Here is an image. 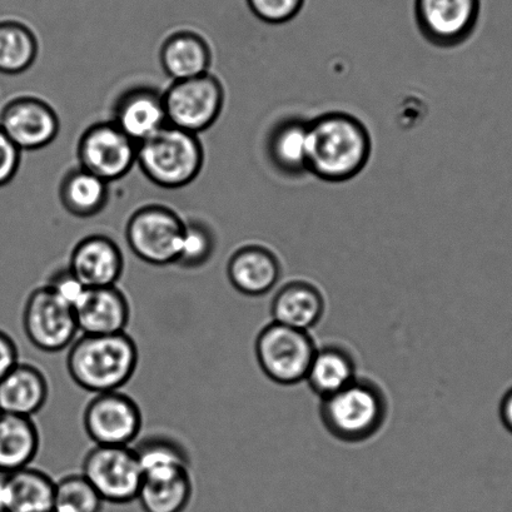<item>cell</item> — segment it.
Wrapping results in <instances>:
<instances>
[{
  "label": "cell",
  "mask_w": 512,
  "mask_h": 512,
  "mask_svg": "<svg viewBox=\"0 0 512 512\" xmlns=\"http://www.w3.org/2000/svg\"><path fill=\"white\" fill-rule=\"evenodd\" d=\"M73 307L79 335H116L131 322V303L118 286L86 288Z\"/></svg>",
  "instance_id": "obj_14"
},
{
  "label": "cell",
  "mask_w": 512,
  "mask_h": 512,
  "mask_svg": "<svg viewBox=\"0 0 512 512\" xmlns=\"http://www.w3.org/2000/svg\"><path fill=\"white\" fill-rule=\"evenodd\" d=\"M138 364V346L127 332L79 335L67 354L72 381L93 395L121 391L136 374Z\"/></svg>",
  "instance_id": "obj_2"
},
{
  "label": "cell",
  "mask_w": 512,
  "mask_h": 512,
  "mask_svg": "<svg viewBox=\"0 0 512 512\" xmlns=\"http://www.w3.org/2000/svg\"><path fill=\"white\" fill-rule=\"evenodd\" d=\"M0 128L22 152L39 151L58 137L61 122L51 104L41 98L23 96L4 106Z\"/></svg>",
  "instance_id": "obj_13"
},
{
  "label": "cell",
  "mask_w": 512,
  "mask_h": 512,
  "mask_svg": "<svg viewBox=\"0 0 512 512\" xmlns=\"http://www.w3.org/2000/svg\"><path fill=\"white\" fill-rule=\"evenodd\" d=\"M500 419L505 429L512 434V387L502 397L500 404Z\"/></svg>",
  "instance_id": "obj_34"
},
{
  "label": "cell",
  "mask_w": 512,
  "mask_h": 512,
  "mask_svg": "<svg viewBox=\"0 0 512 512\" xmlns=\"http://www.w3.org/2000/svg\"><path fill=\"white\" fill-rule=\"evenodd\" d=\"M48 399L47 376L36 365L19 362L0 380V412L34 417L43 410Z\"/></svg>",
  "instance_id": "obj_22"
},
{
  "label": "cell",
  "mask_w": 512,
  "mask_h": 512,
  "mask_svg": "<svg viewBox=\"0 0 512 512\" xmlns=\"http://www.w3.org/2000/svg\"><path fill=\"white\" fill-rule=\"evenodd\" d=\"M137 148L138 144L112 121L94 123L79 138V167L104 182H116L137 163Z\"/></svg>",
  "instance_id": "obj_11"
},
{
  "label": "cell",
  "mask_w": 512,
  "mask_h": 512,
  "mask_svg": "<svg viewBox=\"0 0 512 512\" xmlns=\"http://www.w3.org/2000/svg\"><path fill=\"white\" fill-rule=\"evenodd\" d=\"M167 121L173 127L193 134L210 129L225 106V88L211 73L172 82L163 92Z\"/></svg>",
  "instance_id": "obj_9"
},
{
  "label": "cell",
  "mask_w": 512,
  "mask_h": 512,
  "mask_svg": "<svg viewBox=\"0 0 512 512\" xmlns=\"http://www.w3.org/2000/svg\"><path fill=\"white\" fill-rule=\"evenodd\" d=\"M22 151L0 128V187L9 185L21 166Z\"/></svg>",
  "instance_id": "obj_31"
},
{
  "label": "cell",
  "mask_w": 512,
  "mask_h": 512,
  "mask_svg": "<svg viewBox=\"0 0 512 512\" xmlns=\"http://www.w3.org/2000/svg\"><path fill=\"white\" fill-rule=\"evenodd\" d=\"M357 377V361L352 351L341 344H326L317 347L306 382L313 394L325 399L345 389Z\"/></svg>",
  "instance_id": "obj_24"
},
{
  "label": "cell",
  "mask_w": 512,
  "mask_h": 512,
  "mask_svg": "<svg viewBox=\"0 0 512 512\" xmlns=\"http://www.w3.org/2000/svg\"><path fill=\"white\" fill-rule=\"evenodd\" d=\"M38 39L31 28L19 21H0V73L21 74L38 57Z\"/></svg>",
  "instance_id": "obj_27"
},
{
  "label": "cell",
  "mask_w": 512,
  "mask_h": 512,
  "mask_svg": "<svg viewBox=\"0 0 512 512\" xmlns=\"http://www.w3.org/2000/svg\"><path fill=\"white\" fill-rule=\"evenodd\" d=\"M216 245L215 232L206 222L200 220L185 222L176 266L183 270H197L205 266L213 257Z\"/></svg>",
  "instance_id": "obj_29"
},
{
  "label": "cell",
  "mask_w": 512,
  "mask_h": 512,
  "mask_svg": "<svg viewBox=\"0 0 512 512\" xmlns=\"http://www.w3.org/2000/svg\"><path fill=\"white\" fill-rule=\"evenodd\" d=\"M280 258L270 248L247 245L233 252L227 263V277L237 292L247 297L270 293L280 281Z\"/></svg>",
  "instance_id": "obj_18"
},
{
  "label": "cell",
  "mask_w": 512,
  "mask_h": 512,
  "mask_svg": "<svg viewBox=\"0 0 512 512\" xmlns=\"http://www.w3.org/2000/svg\"><path fill=\"white\" fill-rule=\"evenodd\" d=\"M185 222L167 206L147 205L138 208L129 217L126 226L129 250L148 265H176Z\"/></svg>",
  "instance_id": "obj_7"
},
{
  "label": "cell",
  "mask_w": 512,
  "mask_h": 512,
  "mask_svg": "<svg viewBox=\"0 0 512 512\" xmlns=\"http://www.w3.org/2000/svg\"><path fill=\"white\" fill-rule=\"evenodd\" d=\"M41 447L33 417L0 412V475L32 465Z\"/></svg>",
  "instance_id": "obj_25"
},
{
  "label": "cell",
  "mask_w": 512,
  "mask_h": 512,
  "mask_svg": "<svg viewBox=\"0 0 512 512\" xmlns=\"http://www.w3.org/2000/svg\"><path fill=\"white\" fill-rule=\"evenodd\" d=\"M414 11L421 36L436 48L451 49L474 34L481 0H415Z\"/></svg>",
  "instance_id": "obj_12"
},
{
  "label": "cell",
  "mask_w": 512,
  "mask_h": 512,
  "mask_svg": "<svg viewBox=\"0 0 512 512\" xmlns=\"http://www.w3.org/2000/svg\"><path fill=\"white\" fill-rule=\"evenodd\" d=\"M372 139L359 118L346 112H327L308 122V173L318 180H354L369 163Z\"/></svg>",
  "instance_id": "obj_1"
},
{
  "label": "cell",
  "mask_w": 512,
  "mask_h": 512,
  "mask_svg": "<svg viewBox=\"0 0 512 512\" xmlns=\"http://www.w3.org/2000/svg\"><path fill=\"white\" fill-rule=\"evenodd\" d=\"M109 183L81 167L73 168L59 186V201L69 215L77 218L97 216L107 207Z\"/></svg>",
  "instance_id": "obj_26"
},
{
  "label": "cell",
  "mask_w": 512,
  "mask_h": 512,
  "mask_svg": "<svg viewBox=\"0 0 512 512\" xmlns=\"http://www.w3.org/2000/svg\"><path fill=\"white\" fill-rule=\"evenodd\" d=\"M104 504L106 502L81 472L56 481L53 512H102Z\"/></svg>",
  "instance_id": "obj_28"
},
{
  "label": "cell",
  "mask_w": 512,
  "mask_h": 512,
  "mask_svg": "<svg viewBox=\"0 0 512 512\" xmlns=\"http://www.w3.org/2000/svg\"><path fill=\"white\" fill-rule=\"evenodd\" d=\"M255 17L267 24H285L295 19L306 0H246Z\"/></svg>",
  "instance_id": "obj_30"
},
{
  "label": "cell",
  "mask_w": 512,
  "mask_h": 512,
  "mask_svg": "<svg viewBox=\"0 0 512 512\" xmlns=\"http://www.w3.org/2000/svg\"><path fill=\"white\" fill-rule=\"evenodd\" d=\"M83 429L98 446H133L143 429L141 407L122 391L93 395L83 411Z\"/></svg>",
  "instance_id": "obj_10"
},
{
  "label": "cell",
  "mask_w": 512,
  "mask_h": 512,
  "mask_svg": "<svg viewBox=\"0 0 512 512\" xmlns=\"http://www.w3.org/2000/svg\"><path fill=\"white\" fill-rule=\"evenodd\" d=\"M19 362L21 359L16 341L6 331L0 330V380H3Z\"/></svg>",
  "instance_id": "obj_33"
},
{
  "label": "cell",
  "mask_w": 512,
  "mask_h": 512,
  "mask_svg": "<svg viewBox=\"0 0 512 512\" xmlns=\"http://www.w3.org/2000/svg\"><path fill=\"white\" fill-rule=\"evenodd\" d=\"M68 268L86 288L117 286L124 272V256L111 237L92 235L73 248Z\"/></svg>",
  "instance_id": "obj_16"
},
{
  "label": "cell",
  "mask_w": 512,
  "mask_h": 512,
  "mask_svg": "<svg viewBox=\"0 0 512 512\" xmlns=\"http://www.w3.org/2000/svg\"><path fill=\"white\" fill-rule=\"evenodd\" d=\"M22 325L28 341L46 354L68 350L79 336L73 305L47 285L29 293L23 307Z\"/></svg>",
  "instance_id": "obj_6"
},
{
  "label": "cell",
  "mask_w": 512,
  "mask_h": 512,
  "mask_svg": "<svg viewBox=\"0 0 512 512\" xmlns=\"http://www.w3.org/2000/svg\"><path fill=\"white\" fill-rule=\"evenodd\" d=\"M193 492L191 465L154 466L143 470L137 501L143 512H185Z\"/></svg>",
  "instance_id": "obj_15"
},
{
  "label": "cell",
  "mask_w": 512,
  "mask_h": 512,
  "mask_svg": "<svg viewBox=\"0 0 512 512\" xmlns=\"http://www.w3.org/2000/svg\"><path fill=\"white\" fill-rule=\"evenodd\" d=\"M56 481L28 466L0 475V512H53Z\"/></svg>",
  "instance_id": "obj_20"
},
{
  "label": "cell",
  "mask_w": 512,
  "mask_h": 512,
  "mask_svg": "<svg viewBox=\"0 0 512 512\" xmlns=\"http://www.w3.org/2000/svg\"><path fill=\"white\" fill-rule=\"evenodd\" d=\"M112 122L137 144L168 124L163 92L151 87L128 89L113 107Z\"/></svg>",
  "instance_id": "obj_17"
},
{
  "label": "cell",
  "mask_w": 512,
  "mask_h": 512,
  "mask_svg": "<svg viewBox=\"0 0 512 512\" xmlns=\"http://www.w3.org/2000/svg\"><path fill=\"white\" fill-rule=\"evenodd\" d=\"M326 300L322 291L312 282H287L273 296L271 315L273 322L310 332L322 320Z\"/></svg>",
  "instance_id": "obj_21"
},
{
  "label": "cell",
  "mask_w": 512,
  "mask_h": 512,
  "mask_svg": "<svg viewBox=\"0 0 512 512\" xmlns=\"http://www.w3.org/2000/svg\"><path fill=\"white\" fill-rule=\"evenodd\" d=\"M308 122L297 116L285 117L268 132L266 154L278 175L290 180L307 175Z\"/></svg>",
  "instance_id": "obj_19"
},
{
  "label": "cell",
  "mask_w": 512,
  "mask_h": 512,
  "mask_svg": "<svg viewBox=\"0 0 512 512\" xmlns=\"http://www.w3.org/2000/svg\"><path fill=\"white\" fill-rule=\"evenodd\" d=\"M46 285L73 306L86 290V287L82 285L81 281L73 275L68 267L54 272Z\"/></svg>",
  "instance_id": "obj_32"
},
{
  "label": "cell",
  "mask_w": 512,
  "mask_h": 512,
  "mask_svg": "<svg viewBox=\"0 0 512 512\" xmlns=\"http://www.w3.org/2000/svg\"><path fill=\"white\" fill-rule=\"evenodd\" d=\"M159 61L172 82L183 81L210 73L212 51L201 34L180 31L171 34L163 42Z\"/></svg>",
  "instance_id": "obj_23"
},
{
  "label": "cell",
  "mask_w": 512,
  "mask_h": 512,
  "mask_svg": "<svg viewBox=\"0 0 512 512\" xmlns=\"http://www.w3.org/2000/svg\"><path fill=\"white\" fill-rule=\"evenodd\" d=\"M389 416V399L376 381L357 377L349 386L321 399L323 427L336 440L361 444L381 431Z\"/></svg>",
  "instance_id": "obj_3"
},
{
  "label": "cell",
  "mask_w": 512,
  "mask_h": 512,
  "mask_svg": "<svg viewBox=\"0 0 512 512\" xmlns=\"http://www.w3.org/2000/svg\"><path fill=\"white\" fill-rule=\"evenodd\" d=\"M137 164L154 185L164 190H180L200 176L205 149L197 134L167 124L138 144Z\"/></svg>",
  "instance_id": "obj_4"
},
{
  "label": "cell",
  "mask_w": 512,
  "mask_h": 512,
  "mask_svg": "<svg viewBox=\"0 0 512 512\" xmlns=\"http://www.w3.org/2000/svg\"><path fill=\"white\" fill-rule=\"evenodd\" d=\"M317 347L310 332L272 321L258 333L255 354L268 380L293 386L306 381Z\"/></svg>",
  "instance_id": "obj_5"
},
{
  "label": "cell",
  "mask_w": 512,
  "mask_h": 512,
  "mask_svg": "<svg viewBox=\"0 0 512 512\" xmlns=\"http://www.w3.org/2000/svg\"><path fill=\"white\" fill-rule=\"evenodd\" d=\"M81 474L106 504L114 505L137 501L143 480L141 462L133 446L94 445L84 456Z\"/></svg>",
  "instance_id": "obj_8"
}]
</instances>
